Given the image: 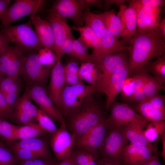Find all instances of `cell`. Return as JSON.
<instances>
[{
    "label": "cell",
    "mask_w": 165,
    "mask_h": 165,
    "mask_svg": "<svg viewBox=\"0 0 165 165\" xmlns=\"http://www.w3.org/2000/svg\"><path fill=\"white\" fill-rule=\"evenodd\" d=\"M164 41L158 28L148 32L136 30L129 45L128 75H132L151 59L165 54Z\"/></svg>",
    "instance_id": "obj_1"
},
{
    "label": "cell",
    "mask_w": 165,
    "mask_h": 165,
    "mask_svg": "<svg viewBox=\"0 0 165 165\" xmlns=\"http://www.w3.org/2000/svg\"><path fill=\"white\" fill-rule=\"evenodd\" d=\"M104 108L94 96V93L86 99L80 108L67 117V124L76 141L105 117Z\"/></svg>",
    "instance_id": "obj_2"
},
{
    "label": "cell",
    "mask_w": 165,
    "mask_h": 165,
    "mask_svg": "<svg viewBox=\"0 0 165 165\" xmlns=\"http://www.w3.org/2000/svg\"><path fill=\"white\" fill-rule=\"evenodd\" d=\"M30 19L22 24L3 26L0 34L9 43L23 52L35 50L38 51L43 47L41 44L35 31L31 27Z\"/></svg>",
    "instance_id": "obj_3"
},
{
    "label": "cell",
    "mask_w": 165,
    "mask_h": 165,
    "mask_svg": "<svg viewBox=\"0 0 165 165\" xmlns=\"http://www.w3.org/2000/svg\"><path fill=\"white\" fill-rule=\"evenodd\" d=\"M96 91L95 85H85L82 80L72 86L64 84L61 97V112L64 117L78 110L87 97Z\"/></svg>",
    "instance_id": "obj_4"
},
{
    "label": "cell",
    "mask_w": 165,
    "mask_h": 165,
    "mask_svg": "<svg viewBox=\"0 0 165 165\" xmlns=\"http://www.w3.org/2000/svg\"><path fill=\"white\" fill-rule=\"evenodd\" d=\"M109 124L107 135L98 156L102 160L119 161L121 154L127 145L128 141L121 126Z\"/></svg>",
    "instance_id": "obj_5"
},
{
    "label": "cell",
    "mask_w": 165,
    "mask_h": 165,
    "mask_svg": "<svg viewBox=\"0 0 165 165\" xmlns=\"http://www.w3.org/2000/svg\"><path fill=\"white\" fill-rule=\"evenodd\" d=\"M109 123L105 117L83 134L75 142L78 149L98 155L107 135Z\"/></svg>",
    "instance_id": "obj_6"
},
{
    "label": "cell",
    "mask_w": 165,
    "mask_h": 165,
    "mask_svg": "<svg viewBox=\"0 0 165 165\" xmlns=\"http://www.w3.org/2000/svg\"><path fill=\"white\" fill-rule=\"evenodd\" d=\"M25 93L30 99L37 104L39 109L53 120L59 122L61 125L66 126L62 114L55 106L44 87L38 85H30Z\"/></svg>",
    "instance_id": "obj_7"
},
{
    "label": "cell",
    "mask_w": 165,
    "mask_h": 165,
    "mask_svg": "<svg viewBox=\"0 0 165 165\" xmlns=\"http://www.w3.org/2000/svg\"><path fill=\"white\" fill-rule=\"evenodd\" d=\"M110 114L107 119L111 125L123 126L131 124H138L144 128L149 123L127 104L115 101L109 108Z\"/></svg>",
    "instance_id": "obj_8"
},
{
    "label": "cell",
    "mask_w": 165,
    "mask_h": 165,
    "mask_svg": "<svg viewBox=\"0 0 165 165\" xmlns=\"http://www.w3.org/2000/svg\"><path fill=\"white\" fill-rule=\"evenodd\" d=\"M52 67H45L40 62L37 53H31L25 56L22 75L30 85L44 87Z\"/></svg>",
    "instance_id": "obj_9"
},
{
    "label": "cell",
    "mask_w": 165,
    "mask_h": 165,
    "mask_svg": "<svg viewBox=\"0 0 165 165\" xmlns=\"http://www.w3.org/2000/svg\"><path fill=\"white\" fill-rule=\"evenodd\" d=\"M84 10L83 0H57L46 11L59 17L68 18L75 26L81 27L84 23L81 16Z\"/></svg>",
    "instance_id": "obj_10"
},
{
    "label": "cell",
    "mask_w": 165,
    "mask_h": 165,
    "mask_svg": "<svg viewBox=\"0 0 165 165\" xmlns=\"http://www.w3.org/2000/svg\"><path fill=\"white\" fill-rule=\"evenodd\" d=\"M128 51L123 50L107 55L94 64L99 72L95 85L102 83L122 68L128 61Z\"/></svg>",
    "instance_id": "obj_11"
},
{
    "label": "cell",
    "mask_w": 165,
    "mask_h": 165,
    "mask_svg": "<svg viewBox=\"0 0 165 165\" xmlns=\"http://www.w3.org/2000/svg\"><path fill=\"white\" fill-rule=\"evenodd\" d=\"M128 62L118 71L102 83L95 86L96 91L104 93L106 99L105 108L107 110L121 93L124 83L128 75Z\"/></svg>",
    "instance_id": "obj_12"
},
{
    "label": "cell",
    "mask_w": 165,
    "mask_h": 165,
    "mask_svg": "<svg viewBox=\"0 0 165 165\" xmlns=\"http://www.w3.org/2000/svg\"><path fill=\"white\" fill-rule=\"evenodd\" d=\"M45 1L42 0H16L8 8L2 22L6 26L27 15L36 14L41 9Z\"/></svg>",
    "instance_id": "obj_13"
},
{
    "label": "cell",
    "mask_w": 165,
    "mask_h": 165,
    "mask_svg": "<svg viewBox=\"0 0 165 165\" xmlns=\"http://www.w3.org/2000/svg\"><path fill=\"white\" fill-rule=\"evenodd\" d=\"M75 142L74 135L68 131L66 126L61 125L53 134L50 140L51 147L57 160L60 162L69 157Z\"/></svg>",
    "instance_id": "obj_14"
},
{
    "label": "cell",
    "mask_w": 165,
    "mask_h": 165,
    "mask_svg": "<svg viewBox=\"0 0 165 165\" xmlns=\"http://www.w3.org/2000/svg\"><path fill=\"white\" fill-rule=\"evenodd\" d=\"M50 75L48 94L55 106L61 112V97L64 82V65L61 63V59H58L53 66Z\"/></svg>",
    "instance_id": "obj_15"
},
{
    "label": "cell",
    "mask_w": 165,
    "mask_h": 165,
    "mask_svg": "<svg viewBox=\"0 0 165 165\" xmlns=\"http://www.w3.org/2000/svg\"><path fill=\"white\" fill-rule=\"evenodd\" d=\"M119 7V10L117 15L121 22V40L129 45L136 30V12L134 8L127 6L125 4Z\"/></svg>",
    "instance_id": "obj_16"
},
{
    "label": "cell",
    "mask_w": 165,
    "mask_h": 165,
    "mask_svg": "<svg viewBox=\"0 0 165 165\" xmlns=\"http://www.w3.org/2000/svg\"><path fill=\"white\" fill-rule=\"evenodd\" d=\"M154 153L146 146L130 143L123 150L119 161L123 165H141L150 159Z\"/></svg>",
    "instance_id": "obj_17"
},
{
    "label": "cell",
    "mask_w": 165,
    "mask_h": 165,
    "mask_svg": "<svg viewBox=\"0 0 165 165\" xmlns=\"http://www.w3.org/2000/svg\"><path fill=\"white\" fill-rule=\"evenodd\" d=\"M134 9L137 13V30L148 32L157 29L160 22L161 7Z\"/></svg>",
    "instance_id": "obj_18"
},
{
    "label": "cell",
    "mask_w": 165,
    "mask_h": 165,
    "mask_svg": "<svg viewBox=\"0 0 165 165\" xmlns=\"http://www.w3.org/2000/svg\"><path fill=\"white\" fill-rule=\"evenodd\" d=\"M47 20L50 23L53 32L55 42L54 53L57 59H61L62 55L61 53V48L67 37L72 34L70 28L65 18L51 13H48Z\"/></svg>",
    "instance_id": "obj_19"
},
{
    "label": "cell",
    "mask_w": 165,
    "mask_h": 165,
    "mask_svg": "<svg viewBox=\"0 0 165 165\" xmlns=\"http://www.w3.org/2000/svg\"><path fill=\"white\" fill-rule=\"evenodd\" d=\"M31 24L34 26L38 38L44 48L54 53V39L53 30L50 23L38 15L30 16Z\"/></svg>",
    "instance_id": "obj_20"
},
{
    "label": "cell",
    "mask_w": 165,
    "mask_h": 165,
    "mask_svg": "<svg viewBox=\"0 0 165 165\" xmlns=\"http://www.w3.org/2000/svg\"><path fill=\"white\" fill-rule=\"evenodd\" d=\"M8 147L19 148L31 151L38 154L42 158L49 159L50 153L46 141L37 138L6 141Z\"/></svg>",
    "instance_id": "obj_21"
},
{
    "label": "cell",
    "mask_w": 165,
    "mask_h": 165,
    "mask_svg": "<svg viewBox=\"0 0 165 165\" xmlns=\"http://www.w3.org/2000/svg\"><path fill=\"white\" fill-rule=\"evenodd\" d=\"M130 106L149 123L165 120V113L154 108L146 99Z\"/></svg>",
    "instance_id": "obj_22"
},
{
    "label": "cell",
    "mask_w": 165,
    "mask_h": 165,
    "mask_svg": "<svg viewBox=\"0 0 165 165\" xmlns=\"http://www.w3.org/2000/svg\"><path fill=\"white\" fill-rule=\"evenodd\" d=\"M128 141L130 143L146 146L155 152V149L143 134L144 128L140 125L134 123L121 126Z\"/></svg>",
    "instance_id": "obj_23"
},
{
    "label": "cell",
    "mask_w": 165,
    "mask_h": 165,
    "mask_svg": "<svg viewBox=\"0 0 165 165\" xmlns=\"http://www.w3.org/2000/svg\"><path fill=\"white\" fill-rule=\"evenodd\" d=\"M73 28L79 32L80 36L79 39L88 48L93 49L92 53L100 49L102 44V39L91 28L85 25L81 27L73 26Z\"/></svg>",
    "instance_id": "obj_24"
},
{
    "label": "cell",
    "mask_w": 165,
    "mask_h": 165,
    "mask_svg": "<svg viewBox=\"0 0 165 165\" xmlns=\"http://www.w3.org/2000/svg\"><path fill=\"white\" fill-rule=\"evenodd\" d=\"M102 20L106 30L117 39L121 31L120 20L116 15L115 9L97 14Z\"/></svg>",
    "instance_id": "obj_25"
},
{
    "label": "cell",
    "mask_w": 165,
    "mask_h": 165,
    "mask_svg": "<svg viewBox=\"0 0 165 165\" xmlns=\"http://www.w3.org/2000/svg\"><path fill=\"white\" fill-rule=\"evenodd\" d=\"M45 131L37 123L30 125L19 126L11 141L37 138L43 136Z\"/></svg>",
    "instance_id": "obj_26"
},
{
    "label": "cell",
    "mask_w": 165,
    "mask_h": 165,
    "mask_svg": "<svg viewBox=\"0 0 165 165\" xmlns=\"http://www.w3.org/2000/svg\"><path fill=\"white\" fill-rule=\"evenodd\" d=\"M147 73L164 85L165 84V54L157 57L154 61L148 62L142 67Z\"/></svg>",
    "instance_id": "obj_27"
},
{
    "label": "cell",
    "mask_w": 165,
    "mask_h": 165,
    "mask_svg": "<svg viewBox=\"0 0 165 165\" xmlns=\"http://www.w3.org/2000/svg\"><path fill=\"white\" fill-rule=\"evenodd\" d=\"M145 72L142 68L132 75L134 79L135 85L133 94L128 104H135L145 99L144 90Z\"/></svg>",
    "instance_id": "obj_28"
},
{
    "label": "cell",
    "mask_w": 165,
    "mask_h": 165,
    "mask_svg": "<svg viewBox=\"0 0 165 165\" xmlns=\"http://www.w3.org/2000/svg\"><path fill=\"white\" fill-rule=\"evenodd\" d=\"M71 156L75 165H100L101 160L98 155L82 149L72 151Z\"/></svg>",
    "instance_id": "obj_29"
},
{
    "label": "cell",
    "mask_w": 165,
    "mask_h": 165,
    "mask_svg": "<svg viewBox=\"0 0 165 165\" xmlns=\"http://www.w3.org/2000/svg\"><path fill=\"white\" fill-rule=\"evenodd\" d=\"M78 75L80 79L95 85L99 76V72L95 64L92 62H82Z\"/></svg>",
    "instance_id": "obj_30"
},
{
    "label": "cell",
    "mask_w": 165,
    "mask_h": 165,
    "mask_svg": "<svg viewBox=\"0 0 165 165\" xmlns=\"http://www.w3.org/2000/svg\"><path fill=\"white\" fill-rule=\"evenodd\" d=\"M23 53L18 48L9 64L6 75L7 77H15L21 75L25 58Z\"/></svg>",
    "instance_id": "obj_31"
},
{
    "label": "cell",
    "mask_w": 165,
    "mask_h": 165,
    "mask_svg": "<svg viewBox=\"0 0 165 165\" xmlns=\"http://www.w3.org/2000/svg\"><path fill=\"white\" fill-rule=\"evenodd\" d=\"M164 86L156 78L145 71L144 79V90L145 99L159 93L161 90H165Z\"/></svg>",
    "instance_id": "obj_32"
},
{
    "label": "cell",
    "mask_w": 165,
    "mask_h": 165,
    "mask_svg": "<svg viewBox=\"0 0 165 165\" xmlns=\"http://www.w3.org/2000/svg\"><path fill=\"white\" fill-rule=\"evenodd\" d=\"M21 88V83L18 76L3 77L0 81V92L4 96L10 92H20Z\"/></svg>",
    "instance_id": "obj_33"
},
{
    "label": "cell",
    "mask_w": 165,
    "mask_h": 165,
    "mask_svg": "<svg viewBox=\"0 0 165 165\" xmlns=\"http://www.w3.org/2000/svg\"><path fill=\"white\" fill-rule=\"evenodd\" d=\"M165 131V121L156 123H150L143 130V134L149 142L151 143L160 138Z\"/></svg>",
    "instance_id": "obj_34"
},
{
    "label": "cell",
    "mask_w": 165,
    "mask_h": 165,
    "mask_svg": "<svg viewBox=\"0 0 165 165\" xmlns=\"http://www.w3.org/2000/svg\"><path fill=\"white\" fill-rule=\"evenodd\" d=\"M30 99L25 92L20 98L15 108L20 110L32 118L36 119L38 108L31 103Z\"/></svg>",
    "instance_id": "obj_35"
},
{
    "label": "cell",
    "mask_w": 165,
    "mask_h": 165,
    "mask_svg": "<svg viewBox=\"0 0 165 165\" xmlns=\"http://www.w3.org/2000/svg\"><path fill=\"white\" fill-rule=\"evenodd\" d=\"M73 46L78 60L82 62H91L90 54L88 50V48L80 39L74 38L73 41Z\"/></svg>",
    "instance_id": "obj_36"
},
{
    "label": "cell",
    "mask_w": 165,
    "mask_h": 165,
    "mask_svg": "<svg viewBox=\"0 0 165 165\" xmlns=\"http://www.w3.org/2000/svg\"><path fill=\"white\" fill-rule=\"evenodd\" d=\"M35 118L38 124L45 131L53 134L57 130L52 119L38 108Z\"/></svg>",
    "instance_id": "obj_37"
},
{
    "label": "cell",
    "mask_w": 165,
    "mask_h": 165,
    "mask_svg": "<svg viewBox=\"0 0 165 165\" xmlns=\"http://www.w3.org/2000/svg\"><path fill=\"white\" fill-rule=\"evenodd\" d=\"M17 49L16 47L10 46L0 53V73L3 76L6 75L9 64Z\"/></svg>",
    "instance_id": "obj_38"
},
{
    "label": "cell",
    "mask_w": 165,
    "mask_h": 165,
    "mask_svg": "<svg viewBox=\"0 0 165 165\" xmlns=\"http://www.w3.org/2000/svg\"><path fill=\"white\" fill-rule=\"evenodd\" d=\"M37 55L41 64L45 67H52L57 60L54 52L46 48L39 50Z\"/></svg>",
    "instance_id": "obj_39"
},
{
    "label": "cell",
    "mask_w": 165,
    "mask_h": 165,
    "mask_svg": "<svg viewBox=\"0 0 165 165\" xmlns=\"http://www.w3.org/2000/svg\"><path fill=\"white\" fill-rule=\"evenodd\" d=\"M18 126L11 124L7 120L0 118V137L4 139L6 142L11 141Z\"/></svg>",
    "instance_id": "obj_40"
},
{
    "label": "cell",
    "mask_w": 165,
    "mask_h": 165,
    "mask_svg": "<svg viewBox=\"0 0 165 165\" xmlns=\"http://www.w3.org/2000/svg\"><path fill=\"white\" fill-rule=\"evenodd\" d=\"M8 147H7L18 160L23 161L33 159L42 158L38 154L31 151L19 148Z\"/></svg>",
    "instance_id": "obj_41"
},
{
    "label": "cell",
    "mask_w": 165,
    "mask_h": 165,
    "mask_svg": "<svg viewBox=\"0 0 165 165\" xmlns=\"http://www.w3.org/2000/svg\"><path fill=\"white\" fill-rule=\"evenodd\" d=\"M18 161L5 144L0 141V165H16Z\"/></svg>",
    "instance_id": "obj_42"
},
{
    "label": "cell",
    "mask_w": 165,
    "mask_h": 165,
    "mask_svg": "<svg viewBox=\"0 0 165 165\" xmlns=\"http://www.w3.org/2000/svg\"><path fill=\"white\" fill-rule=\"evenodd\" d=\"M135 81L133 75L128 76L126 79L121 91V98L123 103L127 104L133 94Z\"/></svg>",
    "instance_id": "obj_43"
},
{
    "label": "cell",
    "mask_w": 165,
    "mask_h": 165,
    "mask_svg": "<svg viewBox=\"0 0 165 165\" xmlns=\"http://www.w3.org/2000/svg\"><path fill=\"white\" fill-rule=\"evenodd\" d=\"M129 6L136 9L140 7L153 8L161 7L165 3L163 0H126Z\"/></svg>",
    "instance_id": "obj_44"
},
{
    "label": "cell",
    "mask_w": 165,
    "mask_h": 165,
    "mask_svg": "<svg viewBox=\"0 0 165 165\" xmlns=\"http://www.w3.org/2000/svg\"><path fill=\"white\" fill-rule=\"evenodd\" d=\"M12 119H13L18 123L24 125H30L36 123V119L32 118L28 115L19 109L15 108Z\"/></svg>",
    "instance_id": "obj_45"
},
{
    "label": "cell",
    "mask_w": 165,
    "mask_h": 165,
    "mask_svg": "<svg viewBox=\"0 0 165 165\" xmlns=\"http://www.w3.org/2000/svg\"><path fill=\"white\" fill-rule=\"evenodd\" d=\"M74 38L72 34L67 37L62 45L61 53L62 55L66 53L73 59H77L73 49V41Z\"/></svg>",
    "instance_id": "obj_46"
},
{
    "label": "cell",
    "mask_w": 165,
    "mask_h": 165,
    "mask_svg": "<svg viewBox=\"0 0 165 165\" xmlns=\"http://www.w3.org/2000/svg\"><path fill=\"white\" fill-rule=\"evenodd\" d=\"M13 112L7 104L4 96L0 92V118L6 120L12 119Z\"/></svg>",
    "instance_id": "obj_47"
},
{
    "label": "cell",
    "mask_w": 165,
    "mask_h": 165,
    "mask_svg": "<svg viewBox=\"0 0 165 165\" xmlns=\"http://www.w3.org/2000/svg\"><path fill=\"white\" fill-rule=\"evenodd\" d=\"M146 99L155 108L165 113V97L159 93Z\"/></svg>",
    "instance_id": "obj_48"
},
{
    "label": "cell",
    "mask_w": 165,
    "mask_h": 165,
    "mask_svg": "<svg viewBox=\"0 0 165 165\" xmlns=\"http://www.w3.org/2000/svg\"><path fill=\"white\" fill-rule=\"evenodd\" d=\"M54 161L49 159L38 158L22 161L19 165H57Z\"/></svg>",
    "instance_id": "obj_49"
},
{
    "label": "cell",
    "mask_w": 165,
    "mask_h": 165,
    "mask_svg": "<svg viewBox=\"0 0 165 165\" xmlns=\"http://www.w3.org/2000/svg\"><path fill=\"white\" fill-rule=\"evenodd\" d=\"M20 92H12L4 96L7 104L13 111L20 98Z\"/></svg>",
    "instance_id": "obj_50"
},
{
    "label": "cell",
    "mask_w": 165,
    "mask_h": 165,
    "mask_svg": "<svg viewBox=\"0 0 165 165\" xmlns=\"http://www.w3.org/2000/svg\"><path fill=\"white\" fill-rule=\"evenodd\" d=\"M81 80L78 73H64V84L66 85H73L78 83Z\"/></svg>",
    "instance_id": "obj_51"
},
{
    "label": "cell",
    "mask_w": 165,
    "mask_h": 165,
    "mask_svg": "<svg viewBox=\"0 0 165 165\" xmlns=\"http://www.w3.org/2000/svg\"><path fill=\"white\" fill-rule=\"evenodd\" d=\"M64 73H78L79 67L78 62L74 61H69L64 65Z\"/></svg>",
    "instance_id": "obj_52"
},
{
    "label": "cell",
    "mask_w": 165,
    "mask_h": 165,
    "mask_svg": "<svg viewBox=\"0 0 165 165\" xmlns=\"http://www.w3.org/2000/svg\"><path fill=\"white\" fill-rule=\"evenodd\" d=\"M11 0H0V21H2Z\"/></svg>",
    "instance_id": "obj_53"
},
{
    "label": "cell",
    "mask_w": 165,
    "mask_h": 165,
    "mask_svg": "<svg viewBox=\"0 0 165 165\" xmlns=\"http://www.w3.org/2000/svg\"><path fill=\"white\" fill-rule=\"evenodd\" d=\"M83 1L85 10L90 6H96L100 9L103 7V0H83Z\"/></svg>",
    "instance_id": "obj_54"
},
{
    "label": "cell",
    "mask_w": 165,
    "mask_h": 165,
    "mask_svg": "<svg viewBox=\"0 0 165 165\" xmlns=\"http://www.w3.org/2000/svg\"><path fill=\"white\" fill-rule=\"evenodd\" d=\"M126 0H103V7L105 11H108L111 5L114 4L119 6L124 4ZM102 7V8H103Z\"/></svg>",
    "instance_id": "obj_55"
},
{
    "label": "cell",
    "mask_w": 165,
    "mask_h": 165,
    "mask_svg": "<svg viewBox=\"0 0 165 165\" xmlns=\"http://www.w3.org/2000/svg\"><path fill=\"white\" fill-rule=\"evenodd\" d=\"M141 165H162L159 157L156 154H153L148 160Z\"/></svg>",
    "instance_id": "obj_56"
},
{
    "label": "cell",
    "mask_w": 165,
    "mask_h": 165,
    "mask_svg": "<svg viewBox=\"0 0 165 165\" xmlns=\"http://www.w3.org/2000/svg\"><path fill=\"white\" fill-rule=\"evenodd\" d=\"M9 44L8 40L0 34V53L7 49L10 46Z\"/></svg>",
    "instance_id": "obj_57"
},
{
    "label": "cell",
    "mask_w": 165,
    "mask_h": 165,
    "mask_svg": "<svg viewBox=\"0 0 165 165\" xmlns=\"http://www.w3.org/2000/svg\"><path fill=\"white\" fill-rule=\"evenodd\" d=\"M57 165H75L71 155L67 158L60 162Z\"/></svg>",
    "instance_id": "obj_58"
},
{
    "label": "cell",
    "mask_w": 165,
    "mask_h": 165,
    "mask_svg": "<svg viewBox=\"0 0 165 165\" xmlns=\"http://www.w3.org/2000/svg\"><path fill=\"white\" fill-rule=\"evenodd\" d=\"M158 28L160 31L163 40L165 39V19L164 18L160 22L158 26Z\"/></svg>",
    "instance_id": "obj_59"
},
{
    "label": "cell",
    "mask_w": 165,
    "mask_h": 165,
    "mask_svg": "<svg viewBox=\"0 0 165 165\" xmlns=\"http://www.w3.org/2000/svg\"><path fill=\"white\" fill-rule=\"evenodd\" d=\"M160 138L162 144V149L161 155L164 161L165 160V131L161 135Z\"/></svg>",
    "instance_id": "obj_60"
},
{
    "label": "cell",
    "mask_w": 165,
    "mask_h": 165,
    "mask_svg": "<svg viewBox=\"0 0 165 165\" xmlns=\"http://www.w3.org/2000/svg\"><path fill=\"white\" fill-rule=\"evenodd\" d=\"M101 160V162L100 165H123L119 161Z\"/></svg>",
    "instance_id": "obj_61"
},
{
    "label": "cell",
    "mask_w": 165,
    "mask_h": 165,
    "mask_svg": "<svg viewBox=\"0 0 165 165\" xmlns=\"http://www.w3.org/2000/svg\"><path fill=\"white\" fill-rule=\"evenodd\" d=\"M4 77L0 73V81L2 78Z\"/></svg>",
    "instance_id": "obj_62"
}]
</instances>
